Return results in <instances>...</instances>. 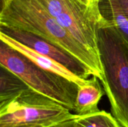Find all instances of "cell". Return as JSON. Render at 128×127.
Returning a JSON list of instances; mask_svg holds the SVG:
<instances>
[{
  "instance_id": "obj_1",
  "label": "cell",
  "mask_w": 128,
  "mask_h": 127,
  "mask_svg": "<svg viewBox=\"0 0 128 127\" xmlns=\"http://www.w3.org/2000/svg\"><path fill=\"white\" fill-rule=\"evenodd\" d=\"M0 26L26 31L50 41L83 63L93 76L103 79L100 59L80 44L39 0L11 1L1 9Z\"/></svg>"
},
{
  "instance_id": "obj_2",
  "label": "cell",
  "mask_w": 128,
  "mask_h": 127,
  "mask_svg": "<svg viewBox=\"0 0 128 127\" xmlns=\"http://www.w3.org/2000/svg\"><path fill=\"white\" fill-rule=\"evenodd\" d=\"M98 39L104 73L101 82L111 113L122 127H128V43L116 26L102 17Z\"/></svg>"
},
{
  "instance_id": "obj_3",
  "label": "cell",
  "mask_w": 128,
  "mask_h": 127,
  "mask_svg": "<svg viewBox=\"0 0 128 127\" xmlns=\"http://www.w3.org/2000/svg\"><path fill=\"white\" fill-rule=\"evenodd\" d=\"M0 65L13 72L34 90L74 112L79 88L76 83L41 68L2 41H0Z\"/></svg>"
},
{
  "instance_id": "obj_4",
  "label": "cell",
  "mask_w": 128,
  "mask_h": 127,
  "mask_svg": "<svg viewBox=\"0 0 128 127\" xmlns=\"http://www.w3.org/2000/svg\"><path fill=\"white\" fill-rule=\"evenodd\" d=\"M77 117L63 105L30 87L11 100L0 104V125L26 123L50 127Z\"/></svg>"
},
{
  "instance_id": "obj_5",
  "label": "cell",
  "mask_w": 128,
  "mask_h": 127,
  "mask_svg": "<svg viewBox=\"0 0 128 127\" xmlns=\"http://www.w3.org/2000/svg\"><path fill=\"white\" fill-rule=\"evenodd\" d=\"M39 1L80 44L100 59L98 27L102 16L99 2L88 6L78 0Z\"/></svg>"
},
{
  "instance_id": "obj_6",
  "label": "cell",
  "mask_w": 128,
  "mask_h": 127,
  "mask_svg": "<svg viewBox=\"0 0 128 127\" xmlns=\"http://www.w3.org/2000/svg\"><path fill=\"white\" fill-rule=\"evenodd\" d=\"M0 32L35 52L52 59L82 79H88L90 76H93L92 71L81 61L48 40L26 31L2 26H0Z\"/></svg>"
},
{
  "instance_id": "obj_7",
  "label": "cell",
  "mask_w": 128,
  "mask_h": 127,
  "mask_svg": "<svg viewBox=\"0 0 128 127\" xmlns=\"http://www.w3.org/2000/svg\"><path fill=\"white\" fill-rule=\"evenodd\" d=\"M0 41H3L15 50L20 52L41 68L62 76L64 78H68L70 80L76 83L79 86L84 84L88 81L89 78L82 79L78 77L61 64L54 61L52 59L35 52L31 49L24 46L23 44L17 42L2 32H0Z\"/></svg>"
},
{
  "instance_id": "obj_8",
  "label": "cell",
  "mask_w": 128,
  "mask_h": 127,
  "mask_svg": "<svg viewBox=\"0 0 128 127\" xmlns=\"http://www.w3.org/2000/svg\"><path fill=\"white\" fill-rule=\"evenodd\" d=\"M98 77L92 76L84 84L79 86L74 114L86 115L98 112V104L104 95Z\"/></svg>"
},
{
  "instance_id": "obj_9",
  "label": "cell",
  "mask_w": 128,
  "mask_h": 127,
  "mask_svg": "<svg viewBox=\"0 0 128 127\" xmlns=\"http://www.w3.org/2000/svg\"><path fill=\"white\" fill-rule=\"evenodd\" d=\"M29 87L18 76L0 65V104L11 100Z\"/></svg>"
},
{
  "instance_id": "obj_10",
  "label": "cell",
  "mask_w": 128,
  "mask_h": 127,
  "mask_svg": "<svg viewBox=\"0 0 128 127\" xmlns=\"http://www.w3.org/2000/svg\"><path fill=\"white\" fill-rule=\"evenodd\" d=\"M98 6L102 17L116 26L128 43V18L117 0H100Z\"/></svg>"
},
{
  "instance_id": "obj_11",
  "label": "cell",
  "mask_w": 128,
  "mask_h": 127,
  "mask_svg": "<svg viewBox=\"0 0 128 127\" xmlns=\"http://www.w3.org/2000/svg\"><path fill=\"white\" fill-rule=\"evenodd\" d=\"M75 125L76 127H122L112 113L104 110L78 115L75 119Z\"/></svg>"
},
{
  "instance_id": "obj_12",
  "label": "cell",
  "mask_w": 128,
  "mask_h": 127,
  "mask_svg": "<svg viewBox=\"0 0 128 127\" xmlns=\"http://www.w3.org/2000/svg\"><path fill=\"white\" fill-rule=\"evenodd\" d=\"M51 127V126H50ZM0 127H50L49 126L41 124H14V125H0Z\"/></svg>"
},
{
  "instance_id": "obj_13",
  "label": "cell",
  "mask_w": 128,
  "mask_h": 127,
  "mask_svg": "<svg viewBox=\"0 0 128 127\" xmlns=\"http://www.w3.org/2000/svg\"><path fill=\"white\" fill-rule=\"evenodd\" d=\"M76 118L64 121V122H60V123L51 126L50 127H76V125H75V119Z\"/></svg>"
},
{
  "instance_id": "obj_14",
  "label": "cell",
  "mask_w": 128,
  "mask_h": 127,
  "mask_svg": "<svg viewBox=\"0 0 128 127\" xmlns=\"http://www.w3.org/2000/svg\"><path fill=\"white\" fill-rule=\"evenodd\" d=\"M125 16L128 18V0H117Z\"/></svg>"
},
{
  "instance_id": "obj_15",
  "label": "cell",
  "mask_w": 128,
  "mask_h": 127,
  "mask_svg": "<svg viewBox=\"0 0 128 127\" xmlns=\"http://www.w3.org/2000/svg\"><path fill=\"white\" fill-rule=\"evenodd\" d=\"M78 1L82 2V3L84 4L88 5V6H90V5L98 3V2H92L91 0H78Z\"/></svg>"
},
{
  "instance_id": "obj_16",
  "label": "cell",
  "mask_w": 128,
  "mask_h": 127,
  "mask_svg": "<svg viewBox=\"0 0 128 127\" xmlns=\"http://www.w3.org/2000/svg\"><path fill=\"white\" fill-rule=\"evenodd\" d=\"M11 1H12V0H1V9L4 7L6 4H8Z\"/></svg>"
},
{
  "instance_id": "obj_17",
  "label": "cell",
  "mask_w": 128,
  "mask_h": 127,
  "mask_svg": "<svg viewBox=\"0 0 128 127\" xmlns=\"http://www.w3.org/2000/svg\"><path fill=\"white\" fill-rule=\"evenodd\" d=\"M92 2H99L100 0H91Z\"/></svg>"
}]
</instances>
